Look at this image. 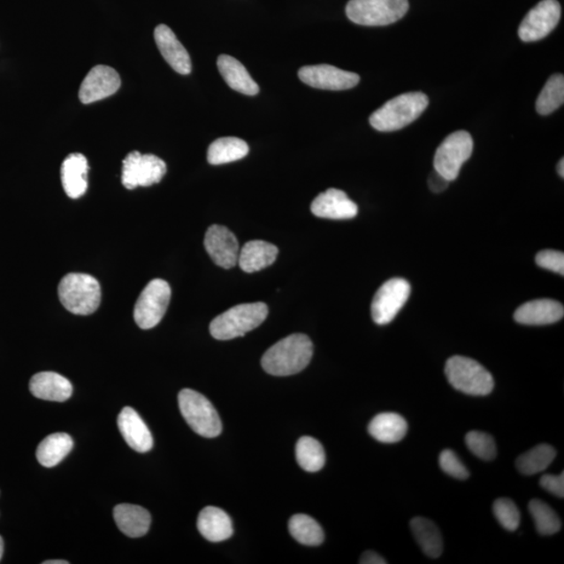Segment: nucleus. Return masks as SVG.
<instances>
[{"mask_svg":"<svg viewBox=\"0 0 564 564\" xmlns=\"http://www.w3.org/2000/svg\"><path fill=\"white\" fill-rule=\"evenodd\" d=\"M289 531L293 538L304 545H319L324 543V532L312 517L296 514L291 517Z\"/></svg>","mask_w":564,"mask_h":564,"instance_id":"obj_32","label":"nucleus"},{"mask_svg":"<svg viewBox=\"0 0 564 564\" xmlns=\"http://www.w3.org/2000/svg\"><path fill=\"white\" fill-rule=\"evenodd\" d=\"M166 174V164L152 154L134 151L123 161L122 182L126 189L151 187L159 183Z\"/></svg>","mask_w":564,"mask_h":564,"instance_id":"obj_10","label":"nucleus"},{"mask_svg":"<svg viewBox=\"0 0 564 564\" xmlns=\"http://www.w3.org/2000/svg\"><path fill=\"white\" fill-rule=\"evenodd\" d=\"M30 391L39 400L62 402L71 399L72 385L59 373L39 372L31 379Z\"/></svg>","mask_w":564,"mask_h":564,"instance_id":"obj_21","label":"nucleus"},{"mask_svg":"<svg viewBox=\"0 0 564 564\" xmlns=\"http://www.w3.org/2000/svg\"><path fill=\"white\" fill-rule=\"evenodd\" d=\"M120 434L126 445L138 453L152 450L154 440L151 431L138 413L130 407L123 408L118 418Z\"/></svg>","mask_w":564,"mask_h":564,"instance_id":"obj_17","label":"nucleus"},{"mask_svg":"<svg viewBox=\"0 0 564 564\" xmlns=\"http://www.w3.org/2000/svg\"><path fill=\"white\" fill-rule=\"evenodd\" d=\"M473 151L474 141L469 132H453L437 149L434 169L448 181L456 180L462 165L471 157Z\"/></svg>","mask_w":564,"mask_h":564,"instance_id":"obj_8","label":"nucleus"},{"mask_svg":"<svg viewBox=\"0 0 564 564\" xmlns=\"http://www.w3.org/2000/svg\"><path fill=\"white\" fill-rule=\"evenodd\" d=\"M448 184H450V181L440 175L438 171H434L429 177V187L433 193L438 194L445 192Z\"/></svg>","mask_w":564,"mask_h":564,"instance_id":"obj_40","label":"nucleus"},{"mask_svg":"<svg viewBox=\"0 0 564 564\" xmlns=\"http://www.w3.org/2000/svg\"><path fill=\"white\" fill-rule=\"evenodd\" d=\"M408 10V0H350L347 15L356 25L384 27L401 19Z\"/></svg>","mask_w":564,"mask_h":564,"instance_id":"obj_7","label":"nucleus"},{"mask_svg":"<svg viewBox=\"0 0 564 564\" xmlns=\"http://www.w3.org/2000/svg\"><path fill=\"white\" fill-rule=\"evenodd\" d=\"M555 457L556 451L553 446L539 445L517 458L516 468L522 475H537L548 469Z\"/></svg>","mask_w":564,"mask_h":564,"instance_id":"obj_30","label":"nucleus"},{"mask_svg":"<svg viewBox=\"0 0 564 564\" xmlns=\"http://www.w3.org/2000/svg\"><path fill=\"white\" fill-rule=\"evenodd\" d=\"M4 555V540L2 537H0V560H2Z\"/></svg>","mask_w":564,"mask_h":564,"instance_id":"obj_44","label":"nucleus"},{"mask_svg":"<svg viewBox=\"0 0 564 564\" xmlns=\"http://www.w3.org/2000/svg\"><path fill=\"white\" fill-rule=\"evenodd\" d=\"M57 293L63 307L74 315L94 314L101 304L99 281L88 274H67L61 280Z\"/></svg>","mask_w":564,"mask_h":564,"instance_id":"obj_4","label":"nucleus"},{"mask_svg":"<svg viewBox=\"0 0 564 564\" xmlns=\"http://www.w3.org/2000/svg\"><path fill=\"white\" fill-rule=\"evenodd\" d=\"M296 459L302 469L309 473H316L325 465L324 448L313 437H301L296 446Z\"/></svg>","mask_w":564,"mask_h":564,"instance_id":"obj_31","label":"nucleus"},{"mask_svg":"<svg viewBox=\"0 0 564 564\" xmlns=\"http://www.w3.org/2000/svg\"><path fill=\"white\" fill-rule=\"evenodd\" d=\"M73 447L72 437L65 433H56L46 437L40 443L36 456L44 468H54L65 459Z\"/></svg>","mask_w":564,"mask_h":564,"instance_id":"obj_28","label":"nucleus"},{"mask_svg":"<svg viewBox=\"0 0 564 564\" xmlns=\"http://www.w3.org/2000/svg\"><path fill=\"white\" fill-rule=\"evenodd\" d=\"M43 564H68L65 560H46Z\"/></svg>","mask_w":564,"mask_h":564,"instance_id":"obj_43","label":"nucleus"},{"mask_svg":"<svg viewBox=\"0 0 564 564\" xmlns=\"http://www.w3.org/2000/svg\"><path fill=\"white\" fill-rule=\"evenodd\" d=\"M560 17L561 7L557 0H543L522 21L519 27L522 42H534L545 38L557 27Z\"/></svg>","mask_w":564,"mask_h":564,"instance_id":"obj_12","label":"nucleus"},{"mask_svg":"<svg viewBox=\"0 0 564 564\" xmlns=\"http://www.w3.org/2000/svg\"><path fill=\"white\" fill-rule=\"evenodd\" d=\"M564 308L560 302L552 299H537L521 305L515 310L514 320L523 325H548L560 321Z\"/></svg>","mask_w":564,"mask_h":564,"instance_id":"obj_19","label":"nucleus"},{"mask_svg":"<svg viewBox=\"0 0 564 564\" xmlns=\"http://www.w3.org/2000/svg\"><path fill=\"white\" fill-rule=\"evenodd\" d=\"M493 514L500 526L508 531H515L520 526L521 514L514 500L509 499H499L494 502Z\"/></svg>","mask_w":564,"mask_h":564,"instance_id":"obj_36","label":"nucleus"},{"mask_svg":"<svg viewBox=\"0 0 564 564\" xmlns=\"http://www.w3.org/2000/svg\"><path fill=\"white\" fill-rule=\"evenodd\" d=\"M540 486L557 498H564V473L560 476L545 475L540 479Z\"/></svg>","mask_w":564,"mask_h":564,"instance_id":"obj_39","label":"nucleus"},{"mask_svg":"<svg viewBox=\"0 0 564 564\" xmlns=\"http://www.w3.org/2000/svg\"><path fill=\"white\" fill-rule=\"evenodd\" d=\"M88 161L82 154L68 155L63 161L61 180L63 188L69 198H80L88 191Z\"/></svg>","mask_w":564,"mask_h":564,"instance_id":"obj_20","label":"nucleus"},{"mask_svg":"<svg viewBox=\"0 0 564 564\" xmlns=\"http://www.w3.org/2000/svg\"><path fill=\"white\" fill-rule=\"evenodd\" d=\"M564 78L562 74H554L545 85L537 101V111L540 115H549L563 105Z\"/></svg>","mask_w":564,"mask_h":564,"instance_id":"obj_33","label":"nucleus"},{"mask_svg":"<svg viewBox=\"0 0 564 564\" xmlns=\"http://www.w3.org/2000/svg\"><path fill=\"white\" fill-rule=\"evenodd\" d=\"M529 510L533 517L535 527L539 534L553 535L560 531L561 521L556 512L548 504L540 499H532Z\"/></svg>","mask_w":564,"mask_h":564,"instance_id":"obj_34","label":"nucleus"},{"mask_svg":"<svg viewBox=\"0 0 564 564\" xmlns=\"http://www.w3.org/2000/svg\"><path fill=\"white\" fill-rule=\"evenodd\" d=\"M204 246L217 266L224 269L237 266L240 255L239 241L227 227L212 225L207 229Z\"/></svg>","mask_w":564,"mask_h":564,"instance_id":"obj_14","label":"nucleus"},{"mask_svg":"<svg viewBox=\"0 0 564 564\" xmlns=\"http://www.w3.org/2000/svg\"><path fill=\"white\" fill-rule=\"evenodd\" d=\"M557 171H558V175H560L561 178L564 177V160H563V158L560 161V164H558V165H557Z\"/></svg>","mask_w":564,"mask_h":564,"instance_id":"obj_42","label":"nucleus"},{"mask_svg":"<svg viewBox=\"0 0 564 564\" xmlns=\"http://www.w3.org/2000/svg\"><path fill=\"white\" fill-rule=\"evenodd\" d=\"M249 153V146L238 137H221L212 142L207 160L212 165L226 164L243 159Z\"/></svg>","mask_w":564,"mask_h":564,"instance_id":"obj_27","label":"nucleus"},{"mask_svg":"<svg viewBox=\"0 0 564 564\" xmlns=\"http://www.w3.org/2000/svg\"><path fill=\"white\" fill-rule=\"evenodd\" d=\"M410 295L411 286L406 279L393 278L385 281L373 297V321L378 325L389 324L404 308Z\"/></svg>","mask_w":564,"mask_h":564,"instance_id":"obj_11","label":"nucleus"},{"mask_svg":"<svg viewBox=\"0 0 564 564\" xmlns=\"http://www.w3.org/2000/svg\"><path fill=\"white\" fill-rule=\"evenodd\" d=\"M360 563L362 564H385L387 561L376 552L367 551L362 555Z\"/></svg>","mask_w":564,"mask_h":564,"instance_id":"obj_41","label":"nucleus"},{"mask_svg":"<svg viewBox=\"0 0 564 564\" xmlns=\"http://www.w3.org/2000/svg\"><path fill=\"white\" fill-rule=\"evenodd\" d=\"M429 106L428 96L422 92H408L384 103L371 114L372 128L379 132H393L404 129L415 122Z\"/></svg>","mask_w":564,"mask_h":564,"instance_id":"obj_2","label":"nucleus"},{"mask_svg":"<svg viewBox=\"0 0 564 564\" xmlns=\"http://www.w3.org/2000/svg\"><path fill=\"white\" fill-rule=\"evenodd\" d=\"M154 37L161 55L175 72L180 74L191 73V57L168 26L160 25L155 28Z\"/></svg>","mask_w":564,"mask_h":564,"instance_id":"obj_18","label":"nucleus"},{"mask_svg":"<svg viewBox=\"0 0 564 564\" xmlns=\"http://www.w3.org/2000/svg\"><path fill=\"white\" fill-rule=\"evenodd\" d=\"M368 431L379 442L396 443L405 438L408 423L400 414L381 413L371 420Z\"/></svg>","mask_w":564,"mask_h":564,"instance_id":"obj_26","label":"nucleus"},{"mask_svg":"<svg viewBox=\"0 0 564 564\" xmlns=\"http://www.w3.org/2000/svg\"><path fill=\"white\" fill-rule=\"evenodd\" d=\"M178 402L182 416L195 433L206 438H215L222 433L220 416L204 395L183 389L178 395Z\"/></svg>","mask_w":564,"mask_h":564,"instance_id":"obj_6","label":"nucleus"},{"mask_svg":"<svg viewBox=\"0 0 564 564\" xmlns=\"http://www.w3.org/2000/svg\"><path fill=\"white\" fill-rule=\"evenodd\" d=\"M411 530L425 555L438 558L443 552V540L438 527L424 517H415L410 523Z\"/></svg>","mask_w":564,"mask_h":564,"instance_id":"obj_29","label":"nucleus"},{"mask_svg":"<svg viewBox=\"0 0 564 564\" xmlns=\"http://www.w3.org/2000/svg\"><path fill=\"white\" fill-rule=\"evenodd\" d=\"M217 68L230 88L246 95H256L260 92L255 80L235 57L221 55L217 57Z\"/></svg>","mask_w":564,"mask_h":564,"instance_id":"obj_25","label":"nucleus"},{"mask_svg":"<svg viewBox=\"0 0 564 564\" xmlns=\"http://www.w3.org/2000/svg\"><path fill=\"white\" fill-rule=\"evenodd\" d=\"M466 446L477 458L491 461L497 456V446L492 437L483 431H469L465 437Z\"/></svg>","mask_w":564,"mask_h":564,"instance_id":"obj_35","label":"nucleus"},{"mask_svg":"<svg viewBox=\"0 0 564 564\" xmlns=\"http://www.w3.org/2000/svg\"><path fill=\"white\" fill-rule=\"evenodd\" d=\"M439 464L446 474L458 480H466L469 476L468 469L453 451H443L440 453Z\"/></svg>","mask_w":564,"mask_h":564,"instance_id":"obj_37","label":"nucleus"},{"mask_svg":"<svg viewBox=\"0 0 564 564\" xmlns=\"http://www.w3.org/2000/svg\"><path fill=\"white\" fill-rule=\"evenodd\" d=\"M312 341L303 333L280 339L262 359L263 370L274 377H289L307 368L313 358Z\"/></svg>","mask_w":564,"mask_h":564,"instance_id":"obj_1","label":"nucleus"},{"mask_svg":"<svg viewBox=\"0 0 564 564\" xmlns=\"http://www.w3.org/2000/svg\"><path fill=\"white\" fill-rule=\"evenodd\" d=\"M122 80L112 67L97 65L85 77L79 91L80 101L91 103L106 99L117 92Z\"/></svg>","mask_w":564,"mask_h":564,"instance_id":"obj_15","label":"nucleus"},{"mask_svg":"<svg viewBox=\"0 0 564 564\" xmlns=\"http://www.w3.org/2000/svg\"><path fill=\"white\" fill-rule=\"evenodd\" d=\"M198 530L211 543H221L232 537V519L225 511L217 507H206L200 512Z\"/></svg>","mask_w":564,"mask_h":564,"instance_id":"obj_24","label":"nucleus"},{"mask_svg":"<svg viewBox=\"0 0 564 564\" xmlns=\"http://www.w3.org/2000/svg\"><path fill=\"white\" fill-rule=\"evenodd\" d=\"M171 297V286L165 280L149 281L138 297L134 308V319L141 330H151L163 320Z\"/></svg>","mask_w":564,"mask_h":564,"instance_id":"obj_9","label":"nucleus"},{"mask_svg":"<svg viewBox=\"0 0 564 564\" xmlns=\"http://www.w3.org/2000/svg\"><path fill=\"white\" fill-rule=\"evenodd\" d=\"M446 376L454 389L465 394L485 396L494 388L492 373L480 362L466 356L454 355L448 359Z\"/></svg>","mask_w":564,"mask_h":564,"instance_id":"obj_5","label":"nucleus"},{"mask_svg":"<svg viewBox=\"0 0 564 564\" xmlns=\"http://www.w3.org/2000/svg\"><path fill=\"white\" fill-rule=\"evenodd\" d=\"M268 313L267 304L263 302L237 305L212 320L211 336L221 341L244 337L260 326L267 319Z\"/></svg>","mask_w":564,"mask_h":564,"instance_id":"obj_3","label":"nucleus"},{"mask_svg":"<svg viewBox=\"0 0 564 564\" xmlns=\"http://www.w3.org/2000/svg\"><path fill=\"white\" fill-rule=\"evenodd\" d=\"M278 255V248L264 240H250L240 250V267L246 273H255L271 266Z\"/></svg>","mask_w":564,"mask_h":564,"instance_id":"obj_23","label":"nucleus"},{"mask_svg":"<svg viewBox=\"0 0 564 564\" xmlns=\"http://www.w3.org/2000/svg\"><path fill=\"white\" fill-rule=\"evenodd\" d=\"M114 521L126 537L136 538L146 535L151 526V514L141 506L120 504L114 508Z\"/></svg>","mask_w":564,"mask_h":564,"instance_id":"obj_22","label":"nucleus"},{"mask_svg":"<svg viewBox=\"0 0 564 564\" xmlns=\"http://www.w3.org/2000/svg\"><path fill=\"white\" fill-rule=\"evenodd\" d=\"M540 268L549 270L563 276L564 274V255L563 252L555 250L540 251L535 258Z\"/></svg>","mask_w":564,"mask_h":564,"instance_id":"obj_38","label":"nucleus"},{"mask_svg":"<svg viewBox=\"0 0 564 564\" xmlns=\"http://www.w3.org/2000/svg\"><path fill=\"white\" fill-rule=\"evenodd\" d=\"M313 215L330 220H349L358 215L359 207L348 195L337 188L327 189L310 205Z\"/></svg>","mask_w":564,"mask_h":564,"instance_id":"obj_16","label":"nucleus"},{"mask_svg":"<svg viewBox=\"0 0 564 564\" xmlns=\"http://www.w3.org/2000/svg\"><path fill=\"white\" fill-rule=\"evenodd\" d=\"M298 77L310 88L324 90H347L360 83L359 74L327 65L304 66Z\"/></svg>","mask_w":564,"mask_h":564,"instance_id":"obj_13","label":"nucleus"}]
</instances>
